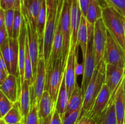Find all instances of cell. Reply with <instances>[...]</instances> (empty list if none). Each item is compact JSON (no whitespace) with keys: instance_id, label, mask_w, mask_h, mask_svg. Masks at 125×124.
I'll list each match as a JSON object with an SVG mask.
<instances>
[{"instance_id":"6da1fadb","label":"cell","mask_w":125,"mask_h":124,"mask_svg":"<svg viewBox=\"0 0 125 124\" xmlns=\"http://www.w3.org/2000/svg\"><path fill=\"white\" fill-rule=\"evenodd\" d=\"M102 18L107 31L125 51L124 21L125 17L108 5L102 6Z\"/></svg>"},{"instance_id":"7a4b0ae2","label":"cell","mask_w":125,"mask_h":124,"mask_svg":"<svg viewBox=\"0 0 125 124\" xmlns=\"http://www.w3.org/2000/svg\"><path fill=\"white\" fill-rule=\"evenodd\" d=\"M106 67V64L103 60L96 67L92 78L84 94L83 110L84 111L91 110L96 97L105 83Z\"/></svg>"},{"instance_id":"3957f363","label":"cell","mask_w":125,"mask_h":124,"mask_svg":"<svg viewBox=\"0 0 125 124\" xmlns=\"http://www.w3.org/2000/svg\"><path fill=\"white\" fill-rule=\"evenodd\" d=\"M21 11L26 27L27 40H28L29 53H30L31 59L32 64L33 77L35 80L39 60V44L38 35L36 29L33 26L29 17L26 14L24 6V0L22 2Z\"/></svg>"},{"instance_id":"277c9868","label":"cell","mask_w":125,"mask_h":124,"mask_svg":"<svg viewBox=\"0 0 125 124\" xmlns=\"http://www.w3.org/2000/svg\"><path fill=\"white\" fill-rule=\"evenodd\" d=\"M65 65L63 63V58L61 57L56 62L52 69L46 74V85L45 91H48L54 103L56 104L60 88L65 74Z\"/></svg>"},{"instance_id":"5b68a950","label":"cell","mask_w":125,"mask_h":124,"mask_svg":"<svg viewBox=\"0 0 125 124\" xmlns=\"http://www.w3.org/2000/svg\"><path fill=\"white\" fill-rule=\"evenodd\" d=\"M88 35H89V40H88L87 50L85 58L83 61V64L84 66V74H83V81H82L81 89L83 94H84L86 91L87 86L92 78L94 74L96 66H95V56L94 47V26H92L87 23Z\"/></svg>"},{"instance_id":"8992f818","label":"cell","mask_w":125,"mask_h":124,"mask_svg":"<svg viewBox=\"0 0 125 124\" xmlns=\"http://www.w3.org/2000/svg\"><path fill=\"white\" fill-rule=\"evenodd\" d=\"M71 4L72 0H63L60 14L61 30L63 35V63L66 65L71 42Z\"/></svg>"},{"instance_id":"52a82bcc","label":"cell","mask_w":125,"mask_h":124,"mask_svg":"<svg viewBox=\"0 0 125 124\" xmlns=\"http://www.w3.org/2000/svg\"><path fill=\"white\" fill-rule=\"evenodd\" d=\"M103 60L106 64H110L125 68V51L114 39L107 30V41Z\"/></svg>"},{"instance_id":"ba28073f","label":"cell","mask_w":125,"mask_h":124,"mask_svg":"<svg viewBox=\"0 0 125 124\" xmlns=\"http://www.w3.org/2000/svg\"><path fill=\"white\" fill-rule=\"evenodd\" d=\"M46 85V66L43 57L39 58L37 75L34 83L29 86L31 105H38L42 97Z\"/></svg>"},{"instance_id":"9c48e42d","label":"cell","mask_w":125,"mask_h":124,"mask_svg":"<svg viewBox=\"0 0 125 124\" xmlns=\"http://www.w3.org/2000/svg\"><path fill=\"white\" fill-rule=\"evenodd\" d=\"M106 41L107 29L101 18L95 22L94 29V47L96 67L103 60Z\"/></svg>"},{"instance_id":"30bf717a","label":"cell","mask_w":125,"mask_h":124,"mask_svg":"<svg viewBox=\"0 0 125 124\" xmlns=\"http://www.w3.org/2000/svg\"><path fill=\"white\" fill-rule=\"evenodd\" d=\"M125 73V68H121L110 64H106L105 84L108 86L111 92L109 105L114 101L116 92L124 79Z\"/></svg>"},{"instance_id":"8fae6325","label":"cell","mask_w":125,"mask_h":124,"mask_svg":"<svg viewBox=\"0 0 125 124\" xmlns=\"http://www.w3.org/2000/svg\"><path fill=\"white\" fill-rule=\"evenodd\" d=\"M77 64V51L70 50L69 55L66 62L65 69V79L66 87L68 94V98L72 96L76 83V66Z\"/></svg>"},{"instance_id":"7c38bea8","label":"cell","mask_w":125,"mask_h":124,"mask_svg":"<svg viewBox=\"0 0 125 124\" xmlns=\"http://www.w3.org/2000/svg\"><path fill=\"white\" fill-rule=\"evenodd\" d=\"M82 14L79 0H72L71 4V42L70 50H78V32Z\"/></svg>"},{"instance_id":"4fadbf2b","label":"cell","mask_w":125,"mask_h":124,"mask_svg":"<svg viewBox=\"0 0 125 124\" xmlns=\"http://www.w3.org/2000/svg\"><path fill=\"white\" fill-rule=\"evenodd\" d=\"M62 49H63V35L61 30L59 15L50 59L48 63L46 65V74L48 73L53 68L57 60L61 57H62Z\"/></svg>"},{"instance_id":"5bb4252c","label":"cell","mask_w":125,"mask_h":124,"mask_svg":"<svg viewBox=\"0 0 125 124\" xmlns=\"http://www.w3.org/2000/svg\"><path fill=\"white\" fill-rule=\"evenodd\" d=\"M111 92L108 86L104 84L101 91L96 97L95 102L90 111H87L89 116L96 119L109 105Z\"/></svg>"},{"instance_id":"9a60e30c","label":"cell","mask_w":125,"mask_h":124,"mask_svg":"<svg viewBox=\"0 0 125 124\" xmlns=\"http://www.w3.org/2000/svg\"><path fill=\"white\" fill-rule=\"evenodd\" d=\"M27 31L25 23L23 18V23L21 27L20 32L18 36L19 43V57H18V70L22 84L24 81V64L26 58V48Z\"/></svg>"},{"instance_id":"2e32d148","label":"cell","mask_w":125,"mask_h":124,"mask_svg":"<svg viewBox=\"0 0 125 124\" xmlns=\"http://www.w3.org/2000/svg\"><path fill=\"white\" fill-rule=\"evenodd\" d=\"M46 17H47L46 0H43L41 9L37 17L36 26L39 44V58L43 57L44 34H45V26H46Z\"/></svg>"},{"instance_id":"e0dca14e","label":"cell","mask_w":125,"mask_h":124,"mask_svg":"<svg viewBox=\"0 0 125 124\" xmlns=\"http://www.w3.org/2000/svg\"><path fill=\"white\" fill-rule=\"evenodd\" d=\"M0 90L12 102L18 101V83L17 77L10 74L6 80L0 85Z\"/></svg>"},{"instance_id":"ac0fdd59","label":"cell","mask_w":125,"mask_h":124,"mask_svg":"<svg viewBox=\"0 0 125 124\" xmlns=\"http://www.w3.org/2000/svg\"><path fill=\"white\" fill-rule=\"evenodd\" d=\"M114 102L115 103L117 124H124L125 119V94L123 88V80L116 92Z\"/></svg>"},{"instance_id":"d6986e66","label":"cell","mask_w":125,"mask_h":124,"mask_svg":"<svg viewBox=\"0 0 125 124\" xmlns=\"http://www.w3.org/2000/svg\"><path fill=\"white\" fill-rule=\"evenodd\" d=\"M56 109V104L53 102L48 91H44L42 97L38 104L37 111L39 119H42L48 116Z\"/></svg>"},{"instance_id":"ffe728a7","label":"cell","mask_w":125,"mask_h":124,"mask_svg":"<svg viewBox=\"0 0 125 124\" xmlns=\"http://www.w3.org/2000/svg\"><path fill=\"white\" fill-rule=\"evenodd\" d=\"M88 40H89V35H88L87 23L86 18L84 15H82L80 25L78 32V41L77 45L80 46L83 53V61L85 60L87 53L88 46Z\"/></svg>"},{"instance_id":"44dd1931","label":"cell","mask_w":125,"mask_h":124,"mask_svg":"<svg viewBox=\"0 0 125 124\" xmlns=\"http://www.w3.org/2000/svg\"><path fill=\"white\" fill-rule=\"evenodd\" d=\"M18 102L21 114L23 117L29 113L31 107L29 86L26 81H24L21 85V91Z\"/></svg>"},{"instance_id":"7402d4cb","label":"cell","mask_w":125,"mask_h":124,"mask_svg":"<svg viewBox=\"0 0 125 124\" xmlns=\"http://www.w3.org/2000/svg\"><path fill=\"white\" fill-rule=\"evenodd\" d=\"M42 1L43 0H24V6L26 14L35 29Z\"/></svg>"},{"instance_id":"603a6c76","label":"cell","mask_w":125,"mask_h":124,"mask_svg":"<svg viewBox=\"0 0 125 124\" xmlns=\"http://www.w3.org/2000/svg\"><path fill=\"white\" fill-rule=\"evenodd\" d=\"M10 51V74L17 77L20 75L18 70V57H19V43L18 39L9 37Z\"/></svg>"},{"instance_id":"cb8c5ba5","label":"cell","mask_w":125,"mask_h":124,"mask_svg":"<svg viewBox=\"0 0 125 124\" xmlns=\"http://www.w3.org/2000/svg\"><path fill=\"white\" fill-rule=\"evenodd\" d=\"M103 8L100 0H90L85 17L88 23L94 26L98 19L102 18Z\"/></svg>"},{"instance_id":"d4e9b609","label":"cell","mask_w":125,"mask_h":124,"mask_svg":"<svg viewBox=\"0 0 125 124\" xmlns=\"http://www.w3.org/2000/svg\"><path fill=\"white\" fill-rule=\"evenodd\" d=\"M68 94L67 92V87H66L65 79V74L63 76V80L60 88L59 92L58 97H57V102L56 103V109L57 111L61 118H63L65 114L67 105L68 103Z\"/></svg>"},{"instance_id":"484cf974","label":"cell","mask_w":125,"mask_h":124,"mask_svg":"<svg viewBox=\"0 0 125 124\" xmlns=\"http://www.w3.org/2000/svg\"><path fill=\"white\" fill-rule=\"evenodd\" d=\"M83 100H84V94L82 91L81 88H79L77 85L72 96L70 97L65 114L71 113L76 109L83 108Z\"/></svg>"},{"instance_id":"4316f807","label":"cell","mask_w":125,"mask_h":124,"mask_svg":"<svg viewBox=\"0 0 125 124\" xmlns=\"http://www.w3.org/2000/svg\"><path fill=\"white\" fill-rule=\"evenodd\" d=\"M96 124H117L114 102L107 106L96 118Z\"/></svg>"},{"instance_id":"83f0119b","label":"cell","mask_w":125,"mask_h":124,"mask_svg":"<svg viewBox=\"0 0 125 124\" xmlns=\"http://www.w3.org/2000/svg\"><path fill=\"white\" fill-rule=\"evenodd\" d=\"M1 119H2L6 124H15L21 122L22 115L21 114L18 101L15 103L13 106L7 113V114Z\"/></svg>"},{"instance_id":"f1b7e54d","label":"cell","mask_w":125,"mask_h":124,"mask_svg":"<svg viewBox=\"0 0 125 124\" xmlns=\"http://www.w3.org/2000/svg\"><path fill=\"white\" fill-rule=\"evenodd\" d=\"M37 106L38 105L31 106L29 113L22 117L21 124H39Z\"/></svg>"},{"instance_id":"f546056e","label":"cell","mask_w":125,"mask_h":124,"mask_svg":"<svg viewBox=\"0 0 125 124\" xmlns=\"http://www.w3.org/2000/svg\"><path fill=\"white\" fill-rule=\"evenodd\" d=\"M0 51L1 55L6 62L7 69L9 74L11 72V64H10V51L9 45V37L5 40L4 43L0 44Z\"/></svg>"},{"instance_id":"4dcf8cb0","label":"cell","mask_w":125,"mask_h":124,"mask_svg":"<svg viewBox=\"0 0 125 124\" xmlns=\"http://www.w3.org/2000/svg\"><path fill=\"white\" fill-rule=\"evenodd\" d=\"M15 103L10 100L2 92L0 91V115L1 119L3 118L10 110Z\"/></svg>"},{"instance_id":"1f68e13d","label":"cell","mask_w":125,"mask_h":124,"mask_svg":"<svg viewBox=\"0 0 125 124\" xmlns=\"http://www.w3.org/2000/svg\"><path fill=\"white\" fill-rule=\"evenodd\" d=\"M23 23V16L21 14V11L20 10H15L14 21L13 25V38L15 39H18L20 32L21 27Z\"/></svg>"},{"instance_id":"d6a6232c","label":"cell","mask_w":125,"mask_h":124,"mask_svg":"<svg viewBox=\"0 0 125 124\" xmlns=\"http://www.w3.org/2000/svg\"><path fill=\"white\" fill-rule=\"evenodd\" d=\"M15 10L10 9L5 11V26L10 38H13V25L14 21Z\"/></svg>"},{"instance_id":"836d02e7","label":"cell","mask_w":125,"mask_h":124,"mask_svg":"<svg viewBox=\"0 0 125 124\" xmlns=\"http://www.w3.org/2000/svg\"><path fill=\"white\" fill-rule=\"evenodd\" d=\"M82 109H83V108L76 109V110L71 112V113L65 114L63 115V118H62V124H76L81 115Z\"/></svg>"},{"instance_id":"e575fe53","label":"cell","mask_w":125,"mask_h":124,"mask_svg":"<svg viewBox=\"0 0 125 124\" xmlns=\"http://www.w3.org/2000/svg\"><path fill=\"white\" fill-rule=\"evenodd\" d=\"M39 124H63L61 115L56 109L50 115L42 119H39Z\"/></svg>"},{"instance_id":"d590c367","label":"cell","mask_w":125,"mask_h":124,"mask_svg":"<svg viewBox=\"0 0 125 124\" xmlns=\"http://www.w3.org/2000/svg\"><path fill=\"white\" fill-rule=\"evenodd\" d=\"M23 0H0V7L5 11L7 10H20Z\"/></svg>"},{"instance_id":"8d00e7d4","label":"cell","mask_w":125,"mask_h":124,"mask_svg":"<svg viewBox=\"0 0 125 124\" xmlns=\"http://www.w3.org/2000/svg\"><path fill=\"white\" fill-rule=\"evenodd\" d=\"M104 4L114 8L118 12L125 17V0H103Z\"/></svg>"},{"instance_id":"74e56055","label":"cell","mask_w":125,"mask_h":124,"mask_svg":"<svg viewBox=\"0 0 125 124\" xmlns=\"http://www.w3.org/2000/svg\"><path fill=\"white\" fill-rule=\"evenodd\" d=\"M76 124H96V119L89 116L87 112L82 109L81 115Z\"/></svg>"},{"instance_id":"f35d334b","label":"cell","mask_w":125,"mask_h":124,"mask_svg":"<svg viewBox=\"0 0 125 124\" xmlns=\"http://www.w3.org/2000/svg\"><path fill=\"white\" fill-rule=\"evenodd\" d=\"M90 0H79L82 14L85 17L87 15V12L88 7L89 6V4H90Z\"/></svg>"},{"instance_id":"ab89813d","label":"cell","mask_w":125,"mask_h":124,"mask_svg":"<svg viewBox=\"0 0 125 124\" xmlns=\"http://www.w3.org/2000/svg\"><path fill=\"white\" fill-rule=\"evenodd\" d=\"M9 37V35L6 26L4 25L3 26L0 27V44L3 43L4 41L7 40Z\"/></svg>"},{"instance_id":"60d3db41","label":"cell","mask_w":125,"mask_h":124,"mask_svg":"<svg viewBox=\"0 0 125 124\" xmlns=\"http://www.w3.org/2000/svg\"><path fill=\"white\" fill-rule=\"evenodd\" d=\"M9 74V73L6 71L4 69H2V68H0V84L2 83L6 80V78L7 77V76Z\"/></svg>"},{"instance_id":"b9f144b4","label":"cell","mask_w":125,"mask_h":124,"mask_svg":"<svg viewBox=\"0 0 125 124\" xmlns=\"http://www.w3.org/2000/svg\"><path fill=\"white\" fill-rule=\"evenodd\" d=\"M84 66L83 63L82 64H78L77 63L76 66V75H81V74H84Z\"/></svg>"},{"instance_id":"7bdbcfd3","label":"cell","mask_w":125,"mask_h":124,"mask_svg":"<svg viewBox=\"0 0 125 124\" xmlns=\"http://www.w3.org/2000/svg\"><path fill=\"white\" fill-rule=\"evenodd\" d=\"M5 25V10L0 8V27Z\"/></svg>"},{"instance_id":"ee69618b","label":"cell","mask_w":125,"mask_h":124,"mask_svg":"<svg viewBox=\"0 0 125 124\" xmlns=\"http://www.w3.org/2000/svg\"><path fill=\"white\" fill-rule=\"evenodd\" d=\"M123 88H124V91H125V73L124 79H123Z\"/></svg>"},{"instance_id":"f6af8a7d","label":"cell","mask_w":125,"mask_h":124,"mask_svg":"<svg viewBox=\"0 0 125 124\" xmlns=\"http://www.w3.org/2000/svg\"><path fill=\"white\" fill-rule=\"evenodd\" d=\"M0 124H6L4 122V121L2 119H1V121H0Z\"/></svg>"},{"instance_id":"bcb514c9","label":"cell","mask_w":125,"mask_h":124,"mask_svg":"<svg viewBox=\"0 0 125 124\" xmlns=\"http://www.w3.org/2000/svg\"><path fill=\"white\" fill-rule=\"evenodd\" d=\"M124 29H125V21H124Z\"/></svg>"},{"instance_id":"7dc6e473","label":"cell","mask_w":125,"mask_h":124,"mask_svg":"<svg viewBox=\"0 0 125 124\" xmlns=\"http://www.w3.org/2000/svg\"><path fill=\"white\" fill-rule=\"evenodd\" d=\"M21 124L20 123H18V124Z\"/></svg>"},{"instance_id":"c3c4849f","label":"cell","mask_w":125,"mask_h":124,"mask_svg":"<svg viewBox=\"0 0 125 124\" xmlns=\"http://www.w3.org/2000/svg\"></svg>"},{"instance_id":"681fc988","label":"cell","mask_w":125,"mask_h":124,"mask_svg":"<svg viewBox=\"0 0 125 124\" xmlns=\"http://www.w3.org/2000/svg\"><path fill=\"white\" fill-rule=\"evenodd\" d=\"M124 124H125V123H124Z\"/></svg>"}]
</instances>
